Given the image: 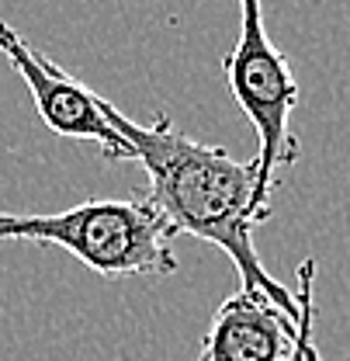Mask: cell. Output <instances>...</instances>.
<instances>
[{
    "label": "cell",
    "mask_w": 350,
    "mask_h": 361,
    "mask_svg": "<svg viewBox=\"0 0 350 361\" xmlns=\"http://www.w3.org/2000/svg\"><path fill=\"white\" fill-rule=\"evenodd\" d=\"M312 285H315V261L306 257L299 264V316H302V337H299V348H295V358L292 361H323L319 358V348L312 341V323H315V299H312Z\"/></svg>",
    "instance_id": "6"
},
{
    "label": "cell",
    "mask_w": 350,
    "mask_h": 361,
    "mask_svg": "<svg viewBox=\"0 0 350 361\" xmlns=\"http://www.w3.org/2000/svg\"><path fill=\"white\" fill-rule=\"evenodd\" d=\"M108 122L132 146L135 164L149 178L146 198L167 216L174 233L219 247L243 278L239 288L261 292L277 310L299 319V299L270 278L254 247V229L270 219L257 188V164L236 160L225 146L191 139L167 115L142 126L108 101Z\"/></svg>",
    "instance_id": "1"
},
{
    "label": "cell",
    "mask_w": 350,
    "mask_h": 361,
    "mask_svg": "<svg viewBox=\"0 0 350 361\" xmlns=\"http://www.w3.org/2000/svg\"><path fill=\"white\" fill-rule=\"evenodd\" d=\"M299 337L302 316L292 319L267 295L239 288L215 310L198 361H292Z\"/></svg>",
    "instance_id": "5"
},
{
    "label": "cell",
    "mask_w": 350,
    "mask_h": 361,
    "mask_svg": "<svg viewBox=\"0 0 350 361\" xmlns=\"http://www.w3.org/2000/svg\"><path fill=\"white\" fill-rule=\"evenodd\" d=\"M225 87L239 111L257 133V188L261 202L270 209L277 174L299 160V139L292 135V111L299 104V80L285 52L270 42L263 25L261 0H239V39L222 56Z\"/></svg>",
    "instance_id": "3"
},
{
    "label": "cell",
    "mask_w": 350,
    "mask_h": 361,
    "mask_svg": "<svg viewBox=\"0 0 350 361\" xmlns=\"http://www.w3.org/2000/svg\"><path fill=\"white\" fill-rule=\"evenodd\" d=\"M174 226L135 191L129 198H87L66 212L0 216V240L63 247L101 278H167L177 271Z\"/></svg>",
    "instance_id": "2"
},
{
    "label": "cell",
    "mask_w": 350,
    "mask_h": 361,
    "mask_svg": "<svg viewBox=\"0 0 350 361\" xmlns=\"http://www.w3.org/2000/svg\"><path fill=\"white\" fill-rule=\"evenodd\" d=\"M0 52L18 70L25 87L35 101V111L45 126L63 139H87L101 146V157L108 164H135L132 146L115 133L108 122V101L66 73L59 63H52L28 39H21L7 21H0Z\"/></svg>",
    "instance_id": "4"
}]
</instances>
